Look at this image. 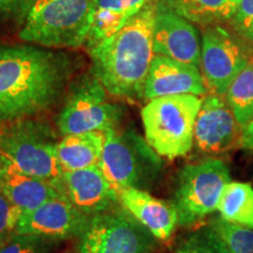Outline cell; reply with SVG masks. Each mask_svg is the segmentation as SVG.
Wrapping results in <instances>:
<instances>
[{"mask_svg": "<svg viewBox=\"0 0 253 253\" xmlns=\"http://www.w3.org/2000/svg\"><path fill=\"white\" fill-rule=\"evenodd\" d=\"M71 74L72 61L62 53L33 46L0 48V125L48 109Z\"/></svg>", "mask_w": 253, "mask_h": 253, "instance_id": "6da1fadb", "label": "cell"}, {"mask_svg": "<svg viewBox=\"0 0 253 253\" xmlns=\"http://www.w3.org/2000/svg\"><path fill=\"white\" fill-rule=\"evenodd\" d=\"M157 4H147L119 32L89 50L95 77L112 95L141 99L154 52Z\"/></svg>", "mask_w": 253, "mask_h": 253, "instance_id": "7a4b0ae2", "label": "cell"}, {"mask_svg": "<svg viewBox=\"0 0 253 253\" xmlns=\"http://www.w3.org/2000/svg\"><path fill=\"white\" fill-rule=\"evenodd\" d=\"M94 0H34L19 37L25 42L75 48L89 36Z\"/></svg>", "mask_w": 253, "mask_h": 253, "instance_id": "3957f363", "label": "cell"}, {"mask_svg": "<svg viewBox=\"0 0 253 253\" xmlns=\"http://www.w3.org/2000/svg\"><path fill=\"white\" fill-rule=\"evenodd\" d=\"M202 101L196 95H170L149 100L142 108L145 141L161 157L185 156L194 145Z\"/></svg>", "mask_w": 253, "mask_h": 253, "instance_id": "277c9868", "label": "cell"}, {"mask_svg": "<svg viewBox=\"0 0 253 253\" xmlns=\"http://www.w3.org/2000/svg\"><path fill=\"white\" fill-rule=\"evenodd\" d=\"M58 142L48 125L21 120L0 131V156L26 175L54 186L63 173L56 153Z\"/></svg>", "mask_w": 253, "mask_h": 253, "instance_id": "5b68a950", "label": "cell"}, {"mask_svg": "<svg viewBox=\"0 0 253 253\" xmlns=\"http://www.w3.org/2000/svg\"><path fill=\"white\" fill-rule=\"evenodd\" d=\"M100 167L107 178L121 190H145L153 183L162 168L160 155L134 130L119 128L104 132V143Z\"/></svg>", "mask_w": 253, "mask_h": 253, "instance_id": "8992f818", "label": "cell"}, {"mask_svg": "<svg viewBox=\"0 0 253 253\" xmlns=\"http://www.w3.org/2000/svg\"><path fill=\"white\" fill-rule=\"evenodd\" d=\"M230 182L229 168L217 158L183 167L177 175L171 201L178 214V225L194 226L213 213Z\"/></svg>", "mask_w": 253, "mask_h": 253, "instance_id": "52a82bcc", "label": "cell"}, {"mask_svg": "<svg viewBox=\"0 0 253 253\" xmlns=\"http://www.w3.org/2000/svg\"><path fill=\"white\" fill-rule=\"evenodd\" d=\"M156 239L121 205L90 217L78 253H153Z\"/></svg>", "mask_w": 253, "mask_h": 253, "instance_id": "ba28073f", "label": "cell"}, {"mask_svg": "<svg viewBox=\"0 0 253 253\" xmlns=\"http://www.w3.org/2000/svg\"><path fill=\"white\" fill-rule=\"evenodd\" d=\"M252 45L236 31L221 25L205 28L201 43V68L211 94H226L231 82L250 63Z\"/></svg>", "mask_w": 253, "mask_h": 253, "instance_id": "9c48e42d", "label": "cell"}, {"mask_svg": "<svg viewBox=\"0 0 253 253\" xmlns=\"http://www.w3.org/2000/svg\"><path fill=\"white\" fill-rule=\"evenodd\" d=\"M106 88L96 77L87 79L68 97L58 118L61 134L106 132L118 128L122 110L107 99Z\"/></svg>", "mask_w": 253, "mask_h": 253, "instance_id": "30bf717a", "label": "cell"}, {"mask_svg": "<svg viewBox=\"0 0 253 253\" xmlns=\"http://www.w3.org/2000/svg\"><path fill=\"white\" fill-rule=\"evenodd\" d=\"M243 130L225 95L209 94L196 119L194 144L202 154L218 156L239 148Z\"/></svg>", "mask_w": 253, "mask_h": 253, "instance_id": "8fae6325", "label": "cell"}, {"mask_svg": "<svg viewBox=\"0 0 253 253\" xmlns=\"http://www.w3.org/2000/svg\"><path fill=\"white\" fill-rule=\"evenodd\" d=\"M89 219L90 216L81 212L67 198L59 194L34 210L20 212L14 232L61 242L79 238Z\"/></svg>", "mask_w": 253, "mask_h": 253, "instance_id": "7c38bea8", "label": "cell"}, {"mask_svg": "<svg viewBox=\"0 0 253 253\" xmlns=\"http://www.w3.org/2000/svg\"><path fill=\"white\" fill-rule=\"evenodd\" d=\"M54 188L87 216L104 212L119 205V190L104 175L100 164L63 171Z\"/></svg>", "mask_w": 253, "mask_h": 253, "instance_id": "4fadbf2b", "label": "cell"}, {"mask_svg": "<svg viewBox=\"0 0 253 253\" xmlns=\"http://www.w3.org/2000/svg\"><path fill=\"white\" fill-rule=\"evenodd\" d=\"M154 52L176 61L201 66V42L192 23L157 6L154 23Z\"/></svg>", "mask_w": 253, "mask_h": 253, "instance_id": "5bb4252c", "label": "cell"}, {"mask_svg": "<svg viewBox=\"0 0 253 253\" xmlns=\"http://www.w3.org/2000/svg\"><path fill=\"white\" fill-rule=\"evenodd\" d=\"M208 91L199 67L155 55L145 80L143 99L153 100L170 95L201 96Z\"/></svg>", "mask_w": 253, "mask_h": 253, "instance_id": "9a60e30c", "label": "cell"}, {"mask_svg": "<svg viewBox=\"0 0 253 253\" xmlns=\"http://www.w3.org/2000/svg\"><path fill=\"white\" fill-rule=\"evenodd\" d=\"M119 203L157 240L169 239L178 225V214L171 202L154 197L147 190H119Z\"/></svg>", "mask_w": 253, "mask_h": 253, "instance_id": "2e32d148", "label": "cell"}, {"mask_svg": "<svg viewBox=\"0 0 253 253\" xmlns=\"http://www.w3.org/2000/svg\"><path fill=\"white\" fill-rule=\"evenodd\" d=\"M0 194L20 212H27L60 192L50 183L26 175L0 156Z\"/></svg>", "mask_w": 253, "mask_h": 253, "instance_id": "e0dca14e", "label": "cell"}, {"mask_svg": "<svg viewBox=\"0 0 253 253\" xmlns=\"http://www.w3.org/2000/svg\"><path fill=\"white\" fill-rule=\"evenodd\" d=\"M148 0H94L86 46L88 52L119 32L147 5Z\"/></svg>", "mask_w": 253, "mask_h": 253, "instance_id": "ac0fdd59", "label": "cell"}, {"mask_svg": "<svg viewBox=\"0 0 253 253\" xmlns=\"http://www.w3.org/2000/svg\"><path fill=\"white\" fill-rule=\"evenodd\" d=\"M104 132L90 131L65 135L58 142L56 153L63 171H74L100 163Z\"/></svg>", "mask_w": 253, "mask_h": 253, "instance_id": "d6986e66", "label": "cell"}, {"mask_svg": "<svg viewBox=\"0 0 253 253\" xmlns=\"http://www.w3.org/2000/svg\"><path fill=\"white\" fill-rule=\"evenodd\" d=\"M157 6L204 27L221 25L233 15L230 0H160Z\"/></svg>", "mask_w": 253, "mask_h": 253, "instance_id": "ffe728a7", "label": "cell"}, {"mask_svg": "<svg viewBox=\"0 0 253 253\" xmlns=\"http://www.w3.org/2000/svg\"><path fill=\"white\" fill-rule=\"evenodd\" d=\"M217 210L227 223L253 230V186L245 182L227 183Z\"/></svg>", "mask_w": 253, "mask_h": 253, "instance_id": "44dd1931", "label": "cell"}, {"mask_svg": "<svg viewBox=\"0 0 253 253\" xmlns=\"http://www.w3.org/2000/svg\"><path fill=\"white\" fill-rule=\"evenodd\" d=\"M225 99L242 126L253 120V67L249 63L231 82Z\"/></svg>", "mask_w": 253, "mask_h": 253, "instance_id": "7402d4cb", "label": "cell"}, {"mask_svg": "<svg viewBox=\"0 0 253 253\" xmlns=\"http://www.w3.org/2000/svg\"><path fill=\"white\" fill-rule=\"evenodd\" d=\"M60 242L13 232L0 242V253H52Z\"/></svg>", "mask_w": 253, "mask_h": 253, "instance_id": "603a6c76", "label": "cell"}, {"mask_svg": "<svg viewBox=\"0 0 253 253\" xmlns=\"http://www.w3.org/2000/svg\"><path fill=\"white\" fill-rule=\"evenodd\" d=\"M178 250L185 253H233L210 225L190 233Z\"/></svg>", "mask_w": 253, "mask_h": 253, "instance_id": "cb8c5ba5", "label": "cell"}, {"mask_svg": "<svg viewBox=\"0 0 253 253\" xmlns=\"http://www.w3.org/2000/svg\"><path fill=\"white\" fill-rule=\"evenodd\" d=\"M233 253H253V230L227 223L214 217L209 223Z\"/></svg>", "mask_w": 253, "mask_h": 253, "instance_id": "d4e9b609", "label": "cell"}, {"mask_svg": "<svg viewBox=\"0 0 253 253\" xmlns=\"http://www.w3.org/2000/svg\"><path fill=\"white\" fill-rule=\"evenodd\" d=\"M230 23L239 36L253 43V0H240Z\"/></svg>", "mask_w": 253, "mask_h": 253, "instance_id": "484cf974", "label": "cell"}, {"mask_svg": "<svg viewBox=\"0 0 253 253\" xmlns=\"http://www.w3.org/2000/svg\"><path fill=\"white\" fill-rule=\"evenodd\" d=\"M20 211L0 194V239L14 232Z\"/></svg>", "mask_w": 253, "mask_h": 253, "instance_id": "4316f807", "label": "cell"}, {"mask_svg": "<svg viewBox=\"0 0 253 253\" xmlns=\"http://www.w3.org/2000/svg\"><path fill=\"white\" fill-rule=\"evenodd\" d=\"M34 0H0V18L25 20Z\"/></svg>", "mask_w": 253, "mask_h": 253, "instance_id": "83f0119b", "label": "cell"}, {"mask_svg": "<svg viewBox=\"0 0 253 253\" xmlns=\"http://www.w3.org/2000/svg\"><path fill=\"white\" fill-rule=\"evenodd\" d=\"M240 149H244L250 153H253V120L244 126L242 140L239 143Z\"/></svg>", "mask_w": 253, "mask_h": 253, "instance_id": "f1b7e54d", "label": "cell"}, {"mask_svg": "<svg viewBox=\"0 0 253 253\" xmlns=\"http://www.w3.org/2000/svg\"><path fill=\"white\" fill-rule=\"evenodd\" d=\"M240 0H230V6H231V9H232V13H235L237 6H238ZM233 17V15H232Z\"/></svg>", "mask_w": 253, "mask_h": 253, "instance_id": "f546056e", "label": "cell"}, {"mask_svg": "<svg viewBox=\"0 0 253 253\" xmlns=\"http://www.w3.org/2000/svg\"><path fill=\"white\" fill-rule=\"evenodd\" d=\"M250 63H251V66L253 67V54H252V56H251V60H250Z\"/></svg>", "mask_w": 253, "mask_h": 253, "instance_id": "4dcf8cb0", "label": "cell"}, {"mask_svg": "<svg viewBox=\"0 0 253 253\" xmlns=\"http://www.w3.org/2000/svg\"><path fill=\"white\" fill-rule=\"evenodd\" d=\"M177 253H185V252H183V251H181V250H178V251H177Z\"/></svg>", "mask_w": 253, "mask_h": 253, "instance_id": "1f68e13d", "label": "cell"}, {"mask_svg": "<svg viewBox=\"0 0 253 253\" xmlns=\"http://www.w3.org/2000/svg\"><path fill=\"white\" fill-rule=\"evenodd\" d=\"M4 239H5V238H4ZM1 240H2V239H0V242H1Z\"/></svg>", "mask_w": 253, "mask_h": 253, "instance_id": "d6a6232c", "label": "cell"}]
</instances>
